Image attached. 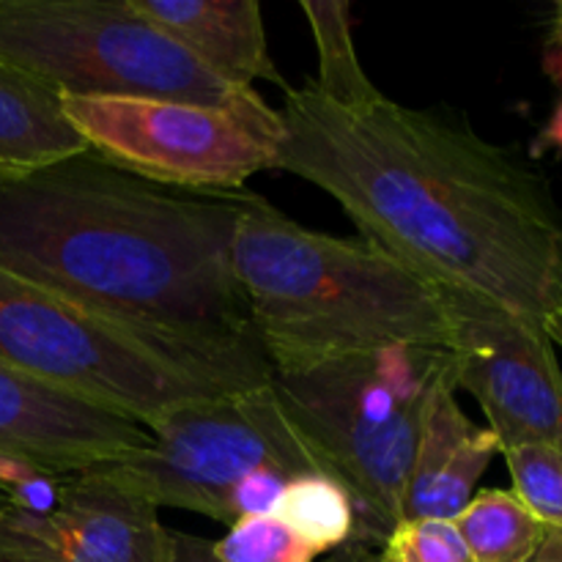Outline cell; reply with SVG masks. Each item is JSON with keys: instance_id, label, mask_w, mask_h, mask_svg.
<instances>
[{"instance_id": "6da1fadb", "label": "cell", "mask_w": 562, "mask_h": 562, "mask_svg": "<svg viewBox=\"0 0 562 562\" xmlns=\"http://www.w3.org/2000/svg\"><path fill=\"white\" fill-rule=\"evenodd\" d=\"M280 115L278 170L327 192L409 272L541 327L562 311V209L461 115L390 97L346 110L313 82L285 88Z\"/></svg>"}, {"instance_id": "7a4b0ae2", "label": "cell", "mask_w": 562, "mask_h": 562, "mask_svg": "<svg viewBox=\"0 0 562 562\" xmlns=\"http://www.w3.org/2000/svg\"><path fill=\"white\" fill-rule=\"evenodd\" d=\"M241 195L154 184L91 151L0 173V269L146 333L267 360L234 274Z\"/></svg>"}, {"instance_id": "3957f363", "label": "cell", "mask_w": 562, "mask_h": 562, "mask_svg": "<svg viewBox=\"0 0 562 562\" xmlns=\"http://www.w3.org/2000/svg\"><path fill=\"white\" fill-rule=\"evenodd\" d=\"M234 274L272 373L453 344L442 289L362 236L305 228L256 192L241 195Z\"/></svg>"}, {"instance_id": "277c9868", "label": "cell", "mask_w": 562, "mask_h": 562, "mask_svg": "<svg viewBox=\"0 0 562 562\" xmlns=\"http://www.w3.org/2000/svg\"><path fill=\"white\" fill-rule=\"evenodd\" d=\"M0 362L151 426L168 412L272 382L267 360L212 355L115 322L0 269Z\"/></svg>"}, {"instance_id": "5b68a950", "label": "cell", "mask_w": 562, "mask_h": 562, "mask_svg": "<svg viewBox=\"0 0 562 562\" xmlns=\"http://www.w3.org/2000/svg\"><path fill=\"white\" fill-rule=\"evenodd\" d=\"M269 384L324 470L349 488L355 543L382 549L404 521L428 404L442 387L456 390L453 355L393 346L300 373H272Z\"/></svg>"}, {"instance_id": "8992f818", "label": "cell", "mask_w": 562, "mask_h": 562, "mask_svg": "<svg viewBox=\"0 0 562 562\" xmlns=\"http://www.w3.org/2000/svg\"><path fill=\"white\" fill-rule=\"evenodd\" d=\"M0 60L58 97L231 104L236 88L126 0H0Z\"/></svg>"}, {"instance_id": "52a82bcc", "label": "cell", "mask_w": 562, "mask_h": 562, "mask_svg": "<svg viewBox=\"0 0 562 562\" xmlns=\"http://www.w3.org/2000/svg\"><path fill=\"white\" fill-rule=\"evenodd\" d=\"M86 151L132 176L187 192H239L278 170L283 115L252 88L231 104L148 97H60Z\"/></svg>"}, {"instance_id": "ba28073f", "label": "cell", "mask_w": 562, "mask_h": 562, "mask_svg": "<svg viewBox=\"0 0 562 562\" xmlns=\"http://www.w3.org/2000/svg\"><path fill=\"white\" fill-rule=\"evenodd\" d=\"M148 445L99 464L157 508L228 521V494L250 470L274 464L291 477L324 472L280 406L272 384L168 412L146 426Z\"/></svg>"}, {"instance_id": "9c48e42d", "label": "cell", "mask_w": 562, "mask_h": 562, "mask_svg": "<svg viewBox=\"0 0 562 562\" xmlns=\"http://www.w3.org/2000/svg\"><path fill=\"white\" fill-rule=\"evenodd\" d=\"M453 379L481 404L499 453L547 445L562 453V368L547 327L461 291H445Z\"/></svg>"}, {"instance_id": "30bf717a", "label": "cell", "mask_w": 562, "mask_h": 562, "mask_svg": "<svg viewBox=\"0 0 562 562\" xmlns=\"http://www.w3.org/2000/svg\"><path fill=\"white\" fill-rule=\"evenodd\" d=\"M148 445L140 423L86 404L0 362V492L14 508L47 514L66 475Z\"/></svg>"}, {"instance_id": "8fae6325", "label": "cell", "mask_w": 562, "mask_h": 562, "mask_svg": "<svg viewBox=\"0 0 562 562\" xmlns=\"http://www.w3.org/2000/svg\"><path fill=\"white\" fill-rule=\"evenodd\" d=\"M0 562H173V541L151 499L91 467L66 475L47 514L5 510Z\"/></svg>"}, {"instance_id": "7c38bea8", "label": "cell", "mask_w": 562, "mask_h": 562, "mask_svg": "<svg viewBox=\"0 0 562 562\" xmlns=\"http://www.w3.org/2000/svg\"><path fill=\"white\" fill-rule=\"evenodd\" d=\"M497 453V437L467 417L456 390H439L423 417L404 519L453 521L475 497L477 481Z\"/></svg>"}, {"instance_id": "4fadbf2b", "label": "cell", "mask_w": 562, "mask_h": 562, "mask_svg": "<svg viewBox=\"0 0 562 562\" xmlns=\"http://www.w3.org/2000/svg\"><path fill=\"white\" fill-rule=\"evenodd\" d=\"M137 16L157 25L236 88L256 82L285 86L267 47L261 3L256 0H126ZM289 88V86H285Z\"/></svg>"}, {"instance_id": "5bb4252c", "label": "cell", "mask_w": 562, "mask_h": 562, "mask_svg": "<svg viewBox=\"0 0 562 562\" xmlns=\"http://www.w3.org/2000/svg\"><path fill=\"white\" fill-rule=\"evenodd\" d=\"M82 151L58 93L0 60V173H27Z\"/></svg>"}, {"instance_id": "9a60e30c", "label": "cell", "mask_w": 562, "mask_h": 562, "mask_svg": "<svg viewBox=\"0 0 562 562\" xmlns=\"http://www.w3.org/2000/svg\"><path fill=\"white\" fill-rule=\"evenodd\" d=\"M300 11L311 25L318 53V80L313 88L338 108L357 110L384 97L362 69L351 36V5L327 0H302Z\"/></svg>"}, {"instance_id": "2e32d148", "label": "cell", "mask_w": 562, "mask_h": 562, "mask_svg": "<svg viewBox=\"0 0 562 562\" xmlns=\"http://www.w3.org/2000/svg\"><path fill=\"white\" fill-rule=\"evenodd\" d=\"M475 562H532L547 527L514 492L483 488L453 519Z\"/></svg>"}, {"instance_id": "e0dca14e", "label": "cell", "mask_w": 562, "mask_h": 562, "mask_svg": "<svg viewBox=\"0 0 562 562\" xmlns=\"http://www.w3.org/2000/svg\"><path fill=\"white\" fill-rule=\"evenodd\" d=\"M278 519L318 554H333L346 543H355V499L344 483L324 472L291 477Z\"/></svg>"}, {"instance_id": "ac0fdd59", "label": "cell", "mask_w": 562, "mask_h": 562, "mask_svg": "<svg viewBox=\"0 0 562 562\" xmlns=\"http://www.w3.org/2000/svg\"><path fill=\"white\" fill-rule=\"evenodd\" d=\"M510 492L547 530H562V453L547 445H516L503 450Z\"/></svg>"}, {"instance_id": "d6986e66", "label": "cell", "mask_w": 562, "mask_h": 562, "mask_svg": "<svg viewBox=\"0 0 562 562\" xmlns=\"http://www.w3.org/2000/svg\"><path fill=\"white\" fill-rule=\"evenodd\" d=\"M220 562H316L318 552L289 530L278 516L236 519L220 541H214Z\"/></svg>"}, {"instance_id": "ffe728a7", "label": "cell", "mask_w": 562, "mask_h": 562, "mask_svg": "<svg viewBox=\"0 0 562 562\" xmlns=\"http://www.w3.org/2000/svg\"><path fill=\"white\" fill-rule=\"evenodd\" d=\"M382 562H475L453 521L404 519L379 549Z\"/></svg>"}, {"instance_id": "44dd1931", "label": "cell", "mask_w": 562, "mask_h": 562, "mask_svg": "<svg viewBox=\"0 0 562 562\" xmlns=\"http://www.w3.org/2000/svg\"><path fill=\"white\" fill-rule=\"evenodd\" d=\"M289 483V472L274 464H263L250 470L231 488L228 521L225 525L231 527L236 519H250V516H278Z\"/></svg>"}, {"instance_id": "7402d4cb", "label": "cell", "mask_w": 562, "mask_h": 562, "mask_svg": "<svg viewBox=\"0 0 562 562\" xmlns=\"http://www.w3.org/2000/svg\"><path fill=\"white\" fill-rule=\"evenodd\" d=\"M170 541H173V562H220L214 554V541L206 538L170 530Z\"/></svg>"}, {"instance_id": "603a6c76", "label": "cell", "mask_w": 562, "mask_h": 562, "mask_svg": "<svg viewBox=\"0 0 562 562\" xmlns=\"http://www.w3.org/2000/svg\"><path fill=\"white\" fill-rule=\"evenodd\" d=\"M543 148H554V151L562 154V99L558 108L552 110V119L547 121V126H543L536 140V151H543Z\"/></svg>"}, {"instance_id": "cb8c5ba5", "label": "cell", "mask_w": 562, "mask_h": 562, "mask_svg": "<svg viewBox=\"0 0 562 562\" xmlns=\"http://www.w3.org/2000/svg\"><path fill=\"white\" fill-rule=\"evenodd\" d=\"M324 562H382V558H379V549L362 547V543H346L344 549L333 552Z\"/></svg>"}, {"instance_id": "d4e9b609", "label": "cell", "mask_w": 562, "mask_h": 562, "mask_svg": "<svg viewBox=\"0 0 562 562\" xmlns=\"http://www.w3.org/2000/svg\"><path fill=\"white\" fill-rule=\"evenodd\" d=\"M532 562H562V530H547L541 549Z\"/></svg>"}, {"instance_id": "484cf974", "label": "cell", "mask_w": 562, "mask_h": 562, "mask_svg": "<svg viewBox=\"0 0 562 562\" xmlns=\"http://www.w3.org/2000/svg\"><path fill=\"white\" fill-rule=\"evenodd\" d=\"M552 44H554V75L562 80V3H558V11H554V22H552Z\"/></svg>"}, {"instance_id": "4316f807", "label": "cell", "mask_w": 562, "mask_h": 562, "mask_svg": "<svg viewBox=\"0 0 562 562\" xmlns=\"http://www.w3.org/2000/svg\"><path fill=\"white\" fill-rule=\"evenodd\" d=\"M547 335L552 338L554 346H560L562 349V311L547 322Z\"/></svg>"}, {"instance_id": "83f0119b", "label": "cell", "mask_w": 562, "mask_h": 562, "mask_svg": "<svg viewBox=\"0 0 562 562\" xmlns=\"http://www.w3.org/2000/svg\"><path fill=\"white\" fill-rule=\"evenodd\" d=\"M9 508H11V499L5 497L3 492H0V519H3V514H5V510H9Z\"/></svg>"}]
</instances>
